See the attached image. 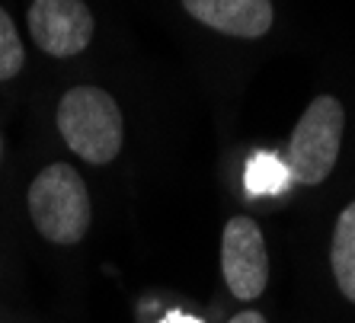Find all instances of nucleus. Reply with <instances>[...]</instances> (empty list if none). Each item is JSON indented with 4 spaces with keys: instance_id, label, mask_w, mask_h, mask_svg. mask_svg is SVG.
I'll use <instances>...</instances> for the list:
<instances>
[{
    "instance_id": "12",
    "label": "nucleus",
    "mask_w": 355,
    "mask_h": 323,
    "mask_svg": "<svg viewBox=\"0 0 355 323\" xmlns=\"http://www.w3.org/2000/svg\"><path fill=\"white\" fill-rule=\"evenodd\" d=\"M0 154H3V141H0Z\"/></svg>"
},
{
    "instance_id": "10",
    "label": "nucleus",
    "mask_w": 355,
    "mask_h": 323,
    "mask_svg": "<svg viewBox=\"0 0 355 323\" xmlns=\"http://www.w3.org/2000/svg\"><path fill=\"white\" fill-rule=\"evenodd\" d=\"M227 323H266V317L259 314V311H243V314H237V317H231Z\"/></svg>"
},
{
    "instance_id": "4",
    "label": "nucleus",
    "mask_w": 355,
    "mask_h": 323,
    "mask_svg": "<svg viewBox=\"0 0 355 323\" xmlns=\"http://www.w3.org/2000/svg\"><path fill=\"white\" fill-rule=\"evenodd\" d=\"M221 272L237 301H253L269 282V253L253 218H231L221 237Z\"/></svg>"
},
{
    "instance_id": "2",
    "label": "nucleus",
    "mask_w": 355,
    "mask_h": 323,
    "mask_svg": "<svg viewBox=\"0 0 355 323\" xmlns=\"http://www.w3.org/2000/svg\"><path fill=\"white\" fill-rule=\"evenodd\" d=\"M29 215L35 231L51 243H77L90 227L93 208L87 182L71 164H49L29 186Z\"/></svg>"
},
{
    "instance_id": "7",
    "label": "nucleus",
    "mask_w": 355,
    "mask_h": 323,
    "mask_svg": "<svg viewBox=\"0 0 355 323\" xmlns=\"http://www.w3.org/2000/svg\"><path fill=\"white\" fill-rule=\"evenodd\" d=\"M330 263H333V275H336L339 291L355 304V202L343 208V215L336 221Z\"/></svg>"
},
{
    "instance_id": "8",
    "label": "nucleus",
    "mask_w": 355,
    "mask_h": 323,
    "mask_svg": "<svg viewBox=\"0 0 355 323\" xmlns=\"http://www.w3.org/2000/svg\"><path fill=\"white\" fill-rule=\"evenodd\" d=\"M243 182H247L250 195H279V192L288 189V182H291L288 164L279 154H272V150H259V154L250 157Z\"/></svg>"
},
{
    "instance_id": "3",
    "label": "nucleus",
    "mask_w": 355,
    "mask_h": 323,
    "mask_svg": "<svg viewBox=\"0 0 355 323\" xmlns=\"http://www.w3.org/2000/svg\"><path fill=\"white\" fill-rule=\"evenodd\" d=\"M343 125H346V112L336 96H317L304 109V116L297 119L295 132H291L288 154H285L291 180L317 186L330 176L339 157V144H343Z\"/></svg>"
},
{
    "instance_id": "1",
    "label": "nucleus",
    "mask_w": 355,
    "mask_h": 323,
    "mask_svg": "<svg viewBox=\"0 0 355 323\" xmlns=\"http://www.w3.org/2000/svg\"><path fill=\"white\" fill-rule=\"evenodd\" d=\"M58 132L80 160L112 164L125 138L122 109L99 87H71L58 103Z\"/></svg>"
},
{
    "instance_id": "9",
    "label": "nucleus",
    "mask_w": 355,
    "mask_h": 323,
    "mask_svg": "<svg viewBox=\"0 0 355 323\" xmlns=\"http://www.w3.org/2000/svg\"><path fill=\"white\" fill-rule=\"evenodd\" d=\"M26 64V51H23V39H19L17 26L10 19V13L0 7V83L13 80Z\"/></svg>"
},
{
    "instance_id": "5",
    "label": "nucleus",
    "mask_w": 355,
    "mask_h": 323,
    "mask_svg": "<svg viewBox=\"0 0 355 323\" xmlns=\"http://www.w3.org/2000/svg\"><path fill=\"white\" fill-rule=\"evenodd\" d=\"M29 35L51 58H74L93 39V13L83 0H33Z\"/></svg>"
},
{
    "instance_id": "6",
    "label": "nucleus",
    "mask_w": 355,
    "mask_h": 323,
    "mask_svg": "<svg viewBox=\"0 0 355 323\" xmlns=\"http://www.w3.org/2000/svg\"><path fill=\"white\" fill-rule=\"evenodd\" d=\"M198 23L237 39H259L272 29L269 0H182Z\"/></svg>"
},
{
    "instance_id": "11",
    "label": "nucleus",
    "mask_w": 355,
    "mask_h": 323,
    "mask_svg": "<svg viewBox=\"0 0 355 323\" xmlns=\"http://www.w3.org/2000/svg\"><path fill=\"white\" fill-rule=\"evenodd\" d=\"M160 323H202V320L192 317V314H182V311H173V314H166Z\"/></svg>"
}]
</instances>
